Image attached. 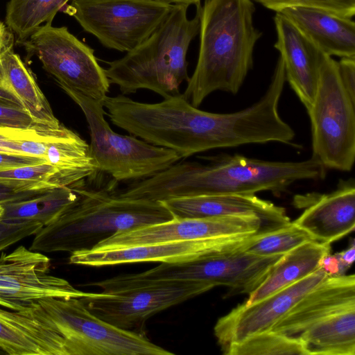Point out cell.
Returning <instances> with one entry per match:
<instances>
[{
    "label": "cell",
    "instance_id": "obj_1",
    "mask_svg": "<svg viewBox=\"0 0 355 355\" xmlns=\"http://www.w3.org/2000/svg\"><path fill=\"white\" fill-rule=\"evenodd\" d=\"M207 162H176L164 171L131 184L118 195L129 199L164 201L215 194L279 193L303 180L323 179L326 168L311 157L300 162H273L241 155L220 154Z\"/></svg>",
    "mask_w": 355,
    "mask_h": 355
},
{
    "label": "cell",
    "instance_id": "obj_2",
    "mask_svg": "<svg viewBox=\"0 0 355 355\" xmlns=\"http://www.w3.org/2000/svg\"><path fill=\"white\" fill-rule=\"evenodd\" d=\"M255 10L252 0H204L198 61L182 94L193 106H200L215 91H239L262 36L254 26Z\"/></svg>",
    "mask_w": 355,
    "mask_h": 355
},
{
    "label": "cell",
    "instance_id": "obj_3",
    "mask_svg": "<svg viewBox=\"0 0 355 355\" xmlns=\"http://www.w3.org/2000/svg\"><path fill=\"white\" fill-rule=\"evenodd\" d=\"M77 186L78 199L35 234L29 248L40 252L70 253L94 248L114 234L173 218L161 201L129 199L104 189Z\"/></svg>",
    "mask_w": 355,
    "mask_h": 355
},
{
    "label": "cell",
    "instance_id": "obj_4",
    "mask_svg": "<svg viewBox=\"0 0 355 355\" xmlns=\"http://www.w3.org/2000/svg\"><path fill=\"white\" fill-rule=\"evenodd\" d=\"M200 6L189 19L185 4H173L156 30L123 58L107 62L105 69L110 84L123 94L140 89L151 90L164 98L178 95L183 81H188L187 54L200 31Z\"/></svg>",
    "mask_w": 355,
    "mask_h": 355
},
{
    "label": "cell",
    "instance_id": "obj_5",
    "mask_svg": "<svg viewBox=\"0 0 355 355\" xmlns=\"http://www.w3.org/2000/svg\"><path fill=\"white\" fill-rule=\"evenodd\" d=\"M64 339L69 355H173L142 333L118 328L76 297H49L28 309Z\"/></svg>",
    "mask_w": 355,
    "mask_h": 355
},
{
    "label": "cell",
    "instance_id": "obj_6",
    "mask_svg": "<svg viewBox=\"0 0 355 355\" xmlns=\"http://www.w3.org/2000/svg\"><path fill=\"white\" fill-rule=\"evenodd\" d=\"M283 255L259 256L243 250L184 262L161 263L144 272L105 279L101 286L105 291L111 292L159 282L197 281L228 287L227 297L249 295L265 280Z\"/></svg>",
    "mask_w": 355,
    "mask_h": 355
},
{
    "label": "cell",
    "instance_id": "obj_7",
    "mask_svg": "<svg viewBox=\"0 0 355 355\" xmlns=\"http://www.w3.org/2000/svg\"><path fill=\"white\" fill-rule=\"evenodd\" d=\"M310 119L312 155L326 168L350 171L355 160V100L345 89L338 62L321 52Z\"/></svg>",
    "mask_w": 355,
    "mask_h": 355
},
{
    "label": "cell",
    "instance_id": "obj_8",
    "mask_svg": "<svg viewBox=\"0 0 355 355\" xmlns=\"http://www.w3.org/2000/svg\"><path fill=\"white\" fill-rule=\"evenodd\" d=\"M81 109L88 124L89 153L98 172L114 180H138L150 177L180 160L175 151L155 146L137 137L115 132L105 119L102 101L77 92L67 94Z\"/></svg>",
    "mask_w": 355,
    "mask_h": 355
},
{
    "label": "cell",
    "instance_id": "obj_9",
    "mask_svg": "<svg viewBox=\"0 0 355 355\" xmlns=\"http://www.w3.org/2000/svg\"><path fill=\"white\" fill-rule=\"evenodd\" d=\"M172 6L160 0H73L64 11L105 47L129 52L156 30Z\"/></svg>",
    "mask_w": 355,
    "mask_h": 355
},
{
    "label": "cell",
    "instance_id": "obj_10",
    "mask_svg": "<svg viewBox=\"0 0 355 355\" xmlns=\"http://www.w3.org/2000/svg\"><path fill=\"white\" fill-rule=\"evenodd\" d=\"M35 55L44 69L67 94L77 92L102 101L110 83L97 62L94 51L72 35L67 27L40 26L29 40L21 41Z\"/></svg>",
    "mask_w": 355,
    "mask_h": 355
},
{
    "label": "cell",
    "instance_id": "obj_11",
    "mask_svg": "<svg viewBox=\"0 0 355 355\" xmlns=\"http://www.w3.org/2000/svg\"><path fill=\"white\" fill-rule=\"evenodd\" d=\"M215 287L204 282H159L112 292L87 293L80 297L96 316L122 329L142 333L146 320Z\"/></svg>",
    "mask_w": 355,
    "mask_h": 355
},
{
    "label": "cell",
    "instance_id": "obj_12",
    "mask_svg": "<svg viewBox=\"0 0 355 355\" xmlns=\"http://www.w3.org/2000/svg\"><path fill=\"white\" fill-rule=\"evenodd\" d=\"M51 259L42 252L19 245L0 255V306L24 311L49 297L80 298L86 292L65 279L49 274Z\"/></svg>",
    "mask_w": 355,
    "mask_h": 355
},
{
    "label": "cell",
    "instance_id": "obj_13",
    "mask_svg": "<svg viewBox=\"0 0 355 355\" xmlns=\"http://www.w3.org/2000/svg\"><path fill=\"white\" fill-rule=\"evenodd\" d=\"M268 232L262 220L253 215L173 217L165 222L118 232L101 241L92 249H117Z\"/></svg>",
    "mask_w": 355,
    "mask_h": 355
},
{
    "label": "cell",
    "instance_id": "obj_14",
    "mask_svg": "<svg viewBox=\"0 0 355 355\" xmlns=\"http://www.w3.org/2000/svg\"><path fill=\"white\" fill-rule=\"evenodd\" d=\"M259 234L146 244L117 249H90L71 253L69 263L101 267L138 262L178 263L232 253L245 248Z\"/></svg>",
    "mask_w": 355,
    "mask_h": 355
},
{
    "label": "cell",
    "instance_id": "obj_15",
    "mask_svg": "<svg viewBox=\"0 0 355 355\" xmlns=\"http://www.w3.org/2000/svg\"><path fill=\"white\" fill-rule=\"evenodd\" d=\"M328 276L320 268L304 279L254 303L239 304L220 318L214 331L221 350L251 335L269 331L304 295Z\"/></svg>",
    "mask_w": 355,
    "mask_h": 355
},
{
    "label": "cell",
    "instance_id": "obj_16",
    "mask_svg": "<svg viewBox=\"0 0 355 355\" xmlns=\"http://www.w3.org/2000/svg\"><path fill=\"white\" fill-rule=\"evenodd\" d=\"M351 308H355L354 275L328 276L304 295L269 331L297 340L316 322Z\"/></svg>",
    "mask_w": 355,
    "mask_h": 355
},
{
    "label": "cell",
    "instance_id": "obj_17",
    "mask_svg": "<svg viewBox=\"0 0 355 355\" xmlns=\"http://www.w3.org/2000/svg\"><path fill=\"white\" fill-rule=\"evenodd\" d=\"M176 218H205L234 215L259 217L269 231L289 225L284 207L255 194H215L171 198L161 201Z\"/></svg>",
    "mask_w": 355,
    "mask_h": 355
},
{
    "label": "cell",
    "instance_id": "obj_18",
    "mask_svg": "<svg viewBox=\"0 0 355 355\" xmlns=\"http://www.w3.org/2000/svg\"><path fill=\"white\" fill-rule=\"evenodd\" d=\"M273 20L274 47L284 62L286 80L307 110L317 88L321 51L279 12H275Z\"/></svg>",
    "mask_w": 355,
    "mask_h": 355
},
{
    "label": "cell",
    "instance_id": "obj_19",
    "mask_svg": "<svg viewBox=\"0 0 355 355\" xmlns=\"http://www.w3.org/2000/svg\"><path fill=\"white\" fill-rule=\"evenodd\" d=\"M293 222L315 241L329 244L354 231V179L340 180L336 189L313 198L302 214Z\"/></svg>",
    "mask_w": 355,
    "mask_h": 355
},
{
    "label": "cell",
    "instance_id": "obj_20",
    "mask_svg": "<svg viewBox=\"0 0 355 355\" xmlns=\"http://www.w3.org/2000/svg\"><path fill=\"white\" fill-rule=\"evenodd\" d=\"M0 99L21 107L44 130L61 125L33 74L12 51V40L0 54Z\"/></svg>",
    "mask_w": 355,
    "mask_h": 355
},
{
    "label": "cell",
    "instance_id": "obj_21",
    "mask_svg": "<svg viewBox=\"0 0 355 355\" xmlns=\"http://www.w3.org/2000/svg\"><path fill=\"white\" fill-rule=\"evenodd\" d=\"M0 349L9 355H69L63 337L28 309L0 308Z\"/></svg>",
    "mask_w": 355,
    "mask_h": 355
},
{
    "label": "cell",
    "instance_id": "obj_22",
    "mask_svg": "<svg viewBox=\"0 0 355 355\" xmlns=\"http://www.w3.org/2000/svg\"><path fill=\"white\" fill-rule=\"evenodd\" d=\"M276 12L287 18L323 53L331 57H355V23L352 19L299 6Z\"/></svg>",
    "mask_w": 355,
    "mask_h": 355
},
{
    "label": "cell",
    "instance_id": "obj_23",
    "mask_svg": "<svg viewBox=\"0 0 355 355\" xmlns=\"http://www.w3.org/2000/svg\"><path fill=\"white\" fill-rule=\"evenodd\" d=\"M45 159L56 170L52 180L55 187H74L96 175L97 166L89 153V144L62 125L58 129L43 130Z\"/></svg>",
    "mask_w": 355,
    "mask_h": 355
},
{
    "label": "cell",
    "instance_id": "obj_24",
    "mask_svg": "<svg viewBox=\"0 0 355 355\" xmlns=\"http://www.w3.org/2000/svg\"><path fill=\"white\" fill-rule=\"evenodd\" d=\"M329 243L315 241L306 242L284 254L276 262L269 275L243 302L251 304L314 272L321 259L330 253Z\"/></svg>",
    "mask_w": 355,
    "mask_h": 355
},
{
    "label": "cell",
    "instance_id": "obj_25",
    "mask_svg": "<svg viewBox=\"0 0 355 355\" xmlns=\"http://www.w3.org/2000/svg\"><path fill=\"white\" fill-rule=\"evenodd\" d=\"M305 355H354L355 308L316 322L297 338Z\"/></svg>",
    "mask_w": 355,
    "mask_h": 355
},
{
    "label": "cell",
    "instance_id": "obj_26",
    "mask_svg": "<svg viewBox=\"0 0 355 355\" xmlns=\"http://www.w3.org/2000/svg\"><path fill=\"white\" fill-rule=\"evenodd\" d=\"M77 186L44 190L31 197L1 205V220L35 222L46 226L55 219L78 198Z\"/></svg>",
    "mask_w": 355,
    "mask_h": 355
},
{
    "label": "cell",
    "instance_id": "obj_27",
    "mask_svg": "<svg viewBox=\"0 0 355 355\" xmlns=\"http://www.w3.org/2000/svg\"><path fill=\"white\" fill-rule=\"evenodd\" d=\"M69 0H10L6 24L20 41L26 40L42 24H51Z\"/></svg>",
    "mask_w": 355,
    "mask_h": 355
},
{
    "label": "cell",
    "instance_id": "obj_28",
    "mask_svg": "<svg viewBox=\"0 0 355 355\" xmlns=\"http://www.w3.org/2000/svg\"><path fill=\"white\" fill-rule=\"evenodd\" d=\"M227 355L303 354L301 343L271 331L257 333L223 350Z\"/></svg>",
    "mask_w": 355,
    "mask_h": 355
},
{
    "label": "cell",
    "instance_id": "obj_29",
    "mask_svg": "<svg viewBox=\"0 0 355 355\" xmlns=\"http://www.w3.org/2000/svg\"><path fill=\"white\" fill-rule=\"evenodd\" d=\"M313 241L315 240L309 233L291 222L276 230L261 233L245 251L259 256L284 254L306 242Z\"/></svg>",
    "mask_w": 355,
    "mask_h": 355
},
{
    "label": "cell",
    "instance_id": "obj_30",
    "mask_svg": "<svg viewBox=\"0 0 355 355\" xmlns=\"http://www.w3.org/2000/svg\"><path fill=\"white\" fill-rule=\"evenodd\" d=\"M275 12L288 7H305L322 10L336 15L352 19L355 15V0H252Z\"/></svg>",
    "mask_w": 355,
    "mask_h": 355
},
{
    "label": "cell",
    "instance_id": "obj_31",
    "mask_svg": "<svg viewBox=\"0 0 355 355\" xmlns=\"http://www.w3.org/2000/svg\"><path fill=\"white\" fill-rule=\"evenodd\" d=\"M55 173V168L45 162L1 171L0 180L10 182L42 183L55 187L52 184V180Z\"/></svg>",
    "mask_w": 355,
    "mask_h": 355
},
{
    "label": "cell",
    "instance_id": "obj_32",
    "mask_svg": "<svg viewBox=\"0 0 355 355\" xmlns=\"http://www.w3.org/2000/svg\"><path fill=\"white\" fill-rule=\"evenodd\" d=\"M43 225L35 222H15L0 219V252L37 234Z\"/></svg>",
    "mask_w": 355,
    "mask_h": 355
},
{
    "label": "cell",
    "instance_id": "obj_33",
    "mask_svg": "<svg viewBox=\"0 0 355 355\" xmlns=\"http://www.w3.org/2000/svg\"><path fill=\"white\" fill-rule=\"evenodd\" d=\"M0 127L44 130L21 107L0 99Z\"/></svg>",
    "mask_w": 355,
    "mask_h": 355
},
{
    "label": "cell",
    "instance_id": "obj_34",
    "mask_svg": "<svg viewBox=\"0 0 355 355\" xmlns=\"http://www.w3.org/2000/svg\"><path fill=\"white\" fill-rule=\"evenodd\" d=\"M51 186L35 182H10L0 180V204L19 200L31 197Z\"/></svg>",
    "mask_w": 355,
    "mask_h": 355
},
{
    "label": "cell",
    "instance_id": "obj_35",
    "mask_svg": "<svg viewBox=\"0 0 355 355\" xmlns=\"http://www.w3.org/2000/svg\"><path fill=\"white\" fill-rule=\"evenodd\" d=\"M39 130L0 127V152L24 155L20 151L21 144L36 137Z\"/></svg>",
    "mask_w": 355,
    "mask_h": 355
},
{
    "label": "cell",
    "instance_id": "obj_36",
    "mask_svg": "<svg viewBox=\"0 0 355 355\" xmlns=\"http://www.w3.org/2000/svg\"><path fill=\"white\" fill-rule=\"evenodd\" d=\"M45 162L46 160L42 157L0 152V171Z\"/></svg>",
    "mask_w": 355,
    "mask_h": 355
},
{
    "label": "cell",
    "instance_id": "obj_37",
    "mask_svg": "<svg viewBox=\"0 0 355 355\" xmlns=\"http://www.w3.org/2000/svg\"><path fill=\"white\" fill-rule=\"evenodd\" d=\"M338 68L345 89L355 100V57L341 58Z\"/></svg>",
    "mask_w": 355,
    "mask_h": 355
},
{
    "label": "cell",
    "instance_id": "obj_38",
    "mask_svg": "<svg viewBox=\"0 0 355 355\" xmlns=\"http://www.w3.org/2000/svg\"><path fill=\"white\" fill-rule=\"evenodd\" d=\"M340 262V276L345 275L347 270L352 265L355 258L354 240L347 249L335 254Z\"/></svg>",
    "mask_w": 355,
    "mask_h": 355
},
{
    "label": "cell",
    "instance_id": "obj_39",
    "mask_svg": "<svg viewBox=\"0 0 355 355\" xmlns=\"http://www.w3.org/2000/svg\"><path fill=\"white\" fill-rule=\"evenodd\" d=\"M319 268L329 276H340V262L336 254L329 253L324 256L320 261Z\"/></svg>",
    "mask_w": 355,
    "mask_h": 355
},
{
    "label": "cell",
    "instance_id": "obj_40",
    "mask_svg": "<svg viewBox=\"0 0 355 355\" xmlns=\"http://www.w3.org/2000/svg\"><path fill=\"white\" fill-rule=\"evenodd\" d=\"M11 39V35L7 31L6 26L0 21V54L3 47Z\"/></svg>",
    "mask_w": 355,
    "mask_h": 355
},
{
    "label": "cell",
    "instance_id": "obj_41",
    "mask_svg": "<svg viewBox=\"0 0 355 355\" xmlns=\"http://www.w3.org/2000/svg\"><path fill=\"white\" fill-rule=\"evenodd\" d=\"M163 1L167 3H169L171 4H185L187 6H191L194 5L197 7H199L201 6L200 4V0H160Z\"/></svg>",
    "mask_w": 355,
    "mask_h": 355
},
{
    "label": "cell",
    "instance_id": "obj_42",
    "mask_svg": "<svg viewBox=\"0 0 355 355\" xmlns=\"http://www.w3.org/2000/svg\"><path fill=\"white\" fill-rule=\"evenodd\" d=\"M3 208L2 205L0 204V218H1V216L3 215Z\"/></svg>",
    "mask_w": 355,
    "mask_h": 355
}]
</instances>
